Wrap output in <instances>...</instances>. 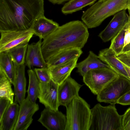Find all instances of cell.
Returning <instances> with one entry per match:
<instances>
[{"instance_id":"7c38bea8","label":"cell","mask_w":130,"mask_h":130,"mask_svg":"<svg viewBox=\"0 0 130 130\" xmlns=\"http://www.w3.org/2000/svg\"><path fill=\"white\" fill-rule=\"evenodd\" d=\"M17 121L14 130H26L32 122V117L39 109V105L27 96L20 105Z\"/></svg>"},{"instance_id":"4316f807","label":"cell","mask_w":130,"mask_h":130,"mask_svg":"<svg viewBox=\"0 0 130 130\" xmlns=\"http://www.w3.org/2000/svg\"><path fill=\"white\" fill-rule=\"evenodd\" d=\"M125 25L121 31L111 40L109 48L115 52L117 56L122 52L124 45Z\"/></svg>"},{"instance_id":"5bb4252c","label":"cell","mask_w":130,"mask_h":130,"mask_svg":"<svg viewBox=\"0 0 130 130\" xmlns=\"http://www.w3.org/2000/svg\"><path fill=\"white\" fill-rule=\"evenodd\" d=\"M42 39L36 43L28 44L25 58V65L31 69L34 67L40 68L47 67L41 49Z\"/></svg>"},{"instance_id":"ba28073f","label":"cell","mask_w":130,"mask_h":130,"mask_svg":"<svg viewBox=\"0 0 130 130\" xmlns=\"http://www.w3.org/2000/svg\"><path fill=\"white\" fill-rule=\"evenodd\" d=\"M0 32V52L8 51L20 44L28 43L34 35L30 29Z\"/></svg>"},{"instance_id":"ac0fdd59","label":"cell","mask_w":130,"mask_h":130,"mask_svg":"<svg viewBox=\"0 0 130 130\" xmlns=\"http://www.w3.org/2000/svg\"><path fill=\"white\" fill-rule=\"evenodd\" d=\"M83 53L82 49L77 47L61 50L51 57L46 62L47 67L64 63L78 58Z\"/></svg>"},{"instance_id":"7402d4cb","label":"cell","mask_w":130,"mask_h":130,"mask_svg":"<svg viewBox=\"0 0 130 130\" xmlns=\"http://www.w3.org/2000/svg\"><path fill=\"white\" fill-rule=\"evenodd\" d=\"M0 69L3 71L14 86L16 78L15 69L7 51L0 52Z\"/></svg>"},{"instance_id":"7a4b0ae2","label":"cell","mask_w":130,"mask_h":130,"mask_svg":"<svg viewBox=\"0 0 130 130\" xmlns=\"http://www.w3.org/2000/svg\"><path fill=\"white\" fill-rule=\"evenodd\" d=\"M89 35L88 28L79 20L72 21L59 26L42 42L41 49L46 62L61 50L75 47L82 49Z\"/></svg>"},{"instance_id":"f546056e","label":"cell","mask_w":130,"mask_h":130,"mask_svg":"<svg viewBox=\"0 0 130 130\" xmlns=\"http://www.w3.org/2000/svg\"><path fill=\"white\" fill-rule=\"evenodd\" d=\"M123 130H130V107L122 115Z\"/></svg>"},{"instance_id":"8fae6325","label":"cell","mask_w":130,"mask_h":130,"mask_svg":"<svg viewBox=\"0 0 130 130\" xmlns=\"http://www.w3.org/2000/svg\"><path fill=\"white\" fill-rule=\"evenodd\" d=\"M126 10L117 13L105 28L98 35L104 42L111 40L123 28L127 22L129 15Z\"/></svg>"},{"instance_id":"8d00e7d4","label":"cell","mask_w":130,"mask_h":130,"mask_svg":"<svg viewBox=\"0 0 130 130\" xmlns=\"http://www.w3.org/2000/svg\"><path fill=\"white\" fill-rule=\"evenodd\" d=\"M106 0H99V1L101 2H104L106 1Z\"/></svg>"},{"instance_id":"d590c367","label":"cell","mask_w":130,"mask_h":130,"mask_svg":"<svg viewBox=\"0 0 130 130\" xmlns=\"http://www.w3.org/2000/svg\"><path fill=\"white\" fill-rule=\"evenodd\" d=\"M123 53H124L130 56V51L127 52Z\"/></svg>"},{"instance_id":"6da1fadb","label":"cell","mask_w":130,"mask_h":130,"mask_svg":"<svg viewBox=\"0 0 130 130\" xmlns=\"http://www.w3.org/2000/svg\"><path fill=\"white\" fill-rule=\"evenodd\" d=\"M44 12V0H0V31L30 29Z\"/></svg>"},{"instance_id":"30bf717a","label":"cell","mask_w":130,"mask_h":130,"mask_svg":"<svg viewBox=\"0 0 130 130\" xmlns=\"http://www.w3.org/2000/svg\"><path fill=\"white\" fill-rule=\"evenodd\" d=\"M38 121L48 130H65L66 116L58 110L45 108Z\"/></svg>"},{"instance_id":"e575fe53","label":"cell","mask_w":130,"mask_h":130,"mask_svg":"<svg viewBox=\"0 0 130 130\" xmlns=\"http://www.w3.org/2000/svg\"><path fill=\"white\" fill-rule=\"evenodd\" d=\"M123 64L124 65L125 68L128 74L130 79V68L126 66Z\"/></svg>"},{"instance_id":"1f68e13d","label":"cell","mask_w":130,"mask_h":130,"mask_svg":"<svg viewBox=\"0 0 130 130\" xmlns=\"http://www.w3.org/2000/svg\"><path fill=\"white\" fill-rule=\"evenodd\" d=\"M117 103L123 105H130V90L117 100Z\"/></svg>"},{"instance_id":"5b68a950","label":"cell","mask_w":130,"mask_h":130,"mask_svg":"<svg viewBox=\"0 0 130 130\" xmlns=\"http://www.w3.org/2000/svg\"><path fill=\"white\" fill-rule=\"evenodd\" d=\"M65 130H89L91 117L89 105L79 96L66 106Z\"/></svg>"},{"instance_id":"e0dca14e","label":"cell","mask_w":130,"mask_h":130,"mask_svg":"<svg viewBox=\"0 0 130 130\" xmlns=\"http://www.w3.org/2000/svg\"><path fill=\"white\" fill-rule=\"evenodd\" d=\"M59 26L57 23L46 18L44 15L36 20L30 29L40 39H44Z\"/></svg>"},{"instance_id":"83f0119b","label":"cell","mask_w":130,"mask_h":130,"mask_svg":"<svg viewBox=\"0 0 130 130\" xmlns=\"http://www.w3.org/2000/svg\"><path fill=\"white\" fill-rule=\"evenodd\" d=\"M34 71L40 82L47 83L51 80L48 68L47 67L35 68Z\"/></svg>"},{"instance_id":"3957f363","label":"cell","mask_w":130,"mask_h":130,"mask_svg":"<svg viewBox=\"0 0 130 130\" xmlns=\"http://www.w3.org/2000/svg\"><path fill=\"white\" fill-rule=\"evenodd\" d=\"M123 10H130V0L99 1L83 12L81 19L88 28H94L107 18Z\"/></svg>"},{"instance_id":"f1b7e54d","label":"cell","mask_w":130,"mask_h":130,"mask_svg":"<svg viewBox=\"0 0 130 130\" xmlns=\"http://www.w3.org/2000/svg\"><path fill=\"white\" fill-rule=\"evenodd\" d=\"M128 11L129 18L127 22L125 25L124 45L122 53H124L130 51V10H128Z\"/></svg>"},{"instance_id":"d6a6232c","label":"cell","mask_w":130,"mask_h":130,"mask_svg":"<svg viewBox=\"0 0 130 130\" xmlns=\"http://www.w3.org/2000/svg\"><path fill=\"white\" fill-rule=\"evenodd\" d=\"M117 57L123 64L130 68V56L122 53L118 55Z\"/></svg>"},{"instance_id":"2e32d148","label":"cell","mask_w":130,"mask_h":130,"mask_svg":"<svg viewBox=\"0 0 130 130\" xmlns=\"http://www.w3.org/2000/svg\"><path fill=\"white\" fill-rule=\"evenodd\" d=\"M98 56L103 62L119 75L130 80L124 65L118 59L116 54L109 47L100 50Z\"/></svg>"},{"instance_id":"484cf974","label":"cell","mask_w":130,"mask_h":130,"mask_svg":"<svg viewBox=\"0 0 130 130\" xmlns=\"http://www.w3.org/2000/svg\"><path fill=\"white\" fill-rule=\"evenodd\" d=\"M11 84L7 76L0 69V97L7 99L12 103L14 102V93L12 88Z\"/></svg>"},{"instance_id":"9c48e42d","label":"cell","mask_w":130,"mask_h":130,"mask_svg":"<svg viewBox=\"0 0 130 130\" xmlns=\"http://www.w3.org/2000/svg\"><path fill=\"white\" fill-rule=\"evenodd\" d=\"M59 85L52 79L47 83L40 82L38 95L40 103L45 108L57 110H58L59 104L58 99Z\"/></svg>"},{"instance_id":"4dcf8cb0","label":"cell","mask_w":130,"mask_h":130,"mask_svg":"<svg viewBox=\"0 0 130 130\" xmlns=\"http://www.w3.org/2000/svg\"><path fill=\"white\" fill-rule=\"evenodd\" d=\"M11 103L10 101L7 99L0 97V119L6 109Z\"/></svg>"},{"instance_id":"44dd1931","label":"cell","mask_w":130,"mask_h":130,"mask_svg":"<svg viewBox=\"0 0 130 130\" xmlns=\"http://www.w3.org/2000/svg\"><path fill=\"white\" fill-rule=\"evenodd\" d=\"M76 68L77 72L83 76L91 70L101 68L110 67L103 62L99 58L98 55L92 51H90L87 57L84 60L77 63Z\"/></svg>"},{"instance_id":"cb8c5ba5","label":"cell","mask_w":130,"mask_h":130,"mask_svg":"<svg viewBox=\"0 0 130 130\" xmlns=\"http://www.w3.org/2000/svg\"><path fill=\"white\" fill-rule=\"evenodd\" d=\"M28 44V43L20 44L7 51L15 66H18L25 64Z\"/></svg>"},{"instance_id":"d6986e66","label":"cell","mask_w":130,"mask_h":130,"mask_svg":"<svg viewBox=\"0 0 130 130\" xmlns=\"http://www.w3.org/2000/svg\"><path fill=\"white\" fill-rule=\"evenodd\" d=\"M16 78L14 86V101L20 105L25 99L26 80L25 76V64L15 66Z\"/></svg>"},{"instance_id":"4fadbf2b","label":"cell","mask_w":130,"mask_h":130,"mask_svg":"<svg viewBox=\"0 0 130 130\" xmlns=\"http://www.w3.org/2000/svg\"><path fill=\"white\" fill-rule=\"evenodd\" d=\"M82 86L70 76L59 85L58 92L59 105L66 107L74 98L78 96Z\"/></svg>"},{"instance_id":"277c9868","label":"cell","mask_w":130,"mask_h":130,"mask_svg":"<svg viewBox=\"0 0 130 130\" xmlns=\"http://www.w3.org/2000/svg\"><path fill=\"white\" fill-rule=\"evenodd\" d=\"M115 104L104 106L98 103L91 109L89 130H123L122 115L118 114Z\"/></svg>"},{"instance_id":"836d02e7","label":"cell","mask_w":130,"mask_h":130,"mask_svg":"<svg viewBox=\"0 0 130 130\" xmlns=\"http://www.w3.org/2000/svg\"><path fill=\"white\" fill-rule=\"evenodd\" d=\"M54 4H61L70 0H48Z\"/></svg>"},{"instance_id":"8992f818","label":"cell","mask_w":130,"mask_h":130,"mask_svg":"<svg viewBox=\"0 0 130 130\" xmlns=\"http://www.w3.org/2000/svg\"><path fill=\"white\" fill-rule=\"evenodd\" d=\"M119 75L110 68H101L91 70L83 77L84 82L93 94L97 95Z\"/></svg>"},{"instance_id":"52a82bcc","label":"cell","mask_w":130,"mask_h":130,"mask_svg":"<svg viewBox=\"0 0 130 130\" xmlns=\"http://www.w3.org/2000/svg\"><path fill=\"white\" fill-rule=\"evenodd\" d=\"M130 90V80L119 75L96 95L97 100L100 102L115 104L121 96Z\"/></svg>"},{"instance_id":"603a6c76","label":"cell","mask_w":130,"mask_h":130,"mask_svg":"<svg viewBox=\"0 0 130 130\" xmlns=\"http://www.w3.org/2000/svg\"><path fill=\"white\" fill-rule=\"evenodd\" d=\"M29 83L27 91V97L33 103H36L39 90L40 82L35 72L32 69L27 71Z\"/></svg>"},{"instance_id":"9a60e30c","label":"cell","mask_w":130,"mask_h":130,"mask_svg":"<svg viewBox=\"0 0 130 130\" xmlns=\"http://www.w3.org/2000/svg\"><path fill=\"white\" fill-rule=\"evenodd\" d=\"M78 58L61 64L48 67L51 79L59 85L69 76L76 68Z\"/></svg>"},{"instance_id":"d4e9b609","label":"cell","mask_w":130,"mask_h":130,"mask_svg":"<svg viewBox=\"0 0 130 130\" xmlns=\"http://www.w3.org/2000/svg\"><path fill=\"white\" fill-rule=\"evenodd\" d=\"M97 0H70L64 5L61 8V12L65 15L72 14L87 6L93 5Z\"/></svg>"},{"instance_id":"ffe728a7","label":"cell","mask_w":130,"mask_h":130,"mask_svg":"<svg viewBox=\"0 0 130 130\" xmlns=\"http://www.w3.org/2000/svg\"><path fill=\"white\" fill-rule=\"evenodd\" d=\"M19 105L14 102L8 107L0 119V130H14L18 117Z\"/></svg>"}]
</instances>
